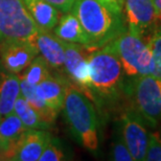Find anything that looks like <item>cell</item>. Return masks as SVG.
<instances>
[{
    "mask_svg": "<svg viewBox=\"0 0 161 161\" xmlns=\"http://www.w3.org/2000/svg\"><path fill=\"white\" fill-rule=\"evenodd\" d=\"M0 160H5V146L0 142Z\"/></svg>",
    "mask_w": 161,
    "mask_h": 161,
    "instance_id": "28",
    "label": "cell"
},
{
    "mask_svg": "<svg viewBox=\"0 0 161 161\" xmlns=\"http://www.w3.org/2000/svg\"><path fill=\"white\" fill-rule=\"evenodd\" d=\"M53 34L62 41L79 43L90 47V40L88 36L80 25L79 19L71 11L65 13L60 18L59 22L54 26Z\"/></svg>",
    "mask_w": 161,
    "mask_h": 161,
    "instance_id": "14",
    "label": "cell"
},
{
    "mask_svg": "<svg viewBox=\"0 0 161 161\" xmlns=\"http://www.w3.org/2000/svg\"><path fill=\"white\" fill-rule=\"evenodd\" d=\"M90 92L114 102L125 92V75L121 63L111 42L93 50L89 57Z\"/></svg>",
    "mask_w": 161,
    "mask_h": 161,
    "instance_id": "2",
    "label": "cell"
},
{
    "mask_svg": "<svg viewBox=\"0 0 161 161\" xmlns=\"http://www.w3.org/2000/svg\"><path fill=\"white\" fill-rule=\"evenodd\" d=\"M20 91L21 95L30 103V105L33 107L39 115L44 124H46L48 127L54 124L58 115L53 108L49 107L43 99H42L37 93L36 86L31 85L26 80L20 79Z\"/></svg>",
    "mask_w": 161,
    "mask_h": 161,
    "instance_id": "17",
    "label": "cell"
},
{
    "mask_svg": "<svg viewBox=\"0 0 161 161\" xmlns=\"http://www.w3.org/2000/svg\"><path fill=\"white\" fill-rule=\"evenodd\" d=\"M130 80L125 84V93L132 109L147 125L156 128L161 121V80L152 75Z\"/></svg>",
    "mask_w": 161,
    "mask_h": 161,
    "instance_id": "4",
    "label": "cell"
},
{
    "mask_svg": "<svg viewBox=\"0 0 161 161\" xmlns=\"http://www.w3.org/2000/svg\"><path fill=\"white\" fill-rule=\"evenodd\" d=\"M122 66L125 76L135 79L153 72V59L147 42L128 30L111 41Z\"/></svg>",
    "mask_w": 161,
    "mask_h": 161,
    "instance_id": "5",
    "label": "cell"
},
{
    "mask_svg": "<svg viewBox=\"0 0 161 161\" xmlns=\"http://www.w3.org/2000/svg\"><path fill=\"white\" fill-rule=\"evenodd\" d=\"M45 1L51 4L53 8H56L60 13L65 14L71 9L75 0H45Z\"/></svg>",
    "mask_w": 161,
    "mask_h": 161,
    "instance_id": "25",
    "label": "cell"
},
{
    "mask_svg": "<svg viewBox=\"0 0 161 161\" xmlns=\"http://www.w3.org/2000/svg\"><path fill=\"white\" fill-rule=\"evenodd\" d=\"M119 131L133 159L136 161L144 160L149 133L147 124L133 109H129L121 114Z\"/></svg>",
    "mask_w": 161,
    "mask_h": 161,
    "instance_id": "9",
    "label": "cell"
},
{
    "mask_svg": "<svg viewBox=\"0 0 161 161\" xmlns=\"http://www.w3.org/2000/svg\"><path fill=\"white\" fill-rule=\"evenodd\" d=\"M144 160L161 161V134L158 132L149 133L147 147Z\"/></svg>",
    "mask_w": 161,
    "mask_h": 161,
    "instance_id": "22",
    "label": "cell"
},
{
    "mask_svg": "<svg viewBox=\"0 0 161 161\" xmlns=\"http://www.w3.org/2000/svg\"><path fill=\"white\" fill-rule=\"evenodd\" d=\"M14 112L18 115L22 124H23L27 129H39V130H46L49 127L44 124L36 110L31 107L26 99L23 96L20 95L16 101Z\"/></svg>",
    "mask_w": 161,
    "mask_h": 161,
    "instance_id": "19",
    "label": "cell"
},
{
    "mask_svg": "<svg viewBox=\"0 0 161 161\" xmlns=\"http://www.w3.org/2000/svg\"><path fill=\"white\" fill-rule=\"evenodd\" d=\"M153 59L152 75L161 80V24L157 26L147 40Z\"/></svg>",
    "mask_w": 161,
    "mask_h": 161,
    "instance_id": "21",
    "label": "cell"
},
{
    "mask_svg": "<svg viewBox=\"0 0 161 161\" xmlns=\"http://www.w3.org/2000/svg\"><path fill=\"white\" fill-rule=\"evenodd\" d=\"M0 119H1V116H0Z\"/></svg>",
    "mask_w": 161,
    "mask_h": 161,
    "instance_id": "29",
    "label": "cell"
},
{
    "mask_svg": "<svg viewBox=\"0 0 161 161\" xmlns=\"http://www.w3.org/2000/svg\"><path fill=\"white\" fill-rule=\"evenodd\" d=\"M49 142L50 135L48 132L30 129L18 139L8 143L5 151V160L37 161Z\"/></svg>",
    "mask_w": 161,
    "mask_h": 161,
    "instance_id": "10",
    "label": "cell"
},
{
    "mask_svg": "<svg viewBox=\"0 0 161 161\" xmlns=\"http://www.w3.org/2000/svg\"><path fill=\"white\" fill-rule=\"evenodd\" d=\"M34 42L37 45L41 57L46 61L50 68L60 69L64 67V44L63 41L60 40L56 35L51 34L49 31L39 28Z\"/></svg>",
    "mask_w": 161,
    "mask_h": 161,
    "instance_id": "12",
    "label": "cell"
},
{
    "mask_svg": "<svg viewBox=\"0 0 161 161\" xmlns=\"http://www.w3.org/2000/svg\"><path fill=\"white\" fill-rule=\"evenodd\" d=\"M99 1L104 3L105 5H107L108 8H110L111 9H113V11L122 14V8H124L125 0H99Z\"/></svg>",
    "mask_w": 161,
    "mask_h": 161,
    "instance_id": "26",
    "label": "cell"
},
{
    "mask_svg": "<svg viewBox=\"0 0 161 161\" xmlns=\"http://www.w3.org/2000/svg\"><path fill=\"white\" fill-rule=\"evenodd\" d=\"M21 95L20 76L0 71V116L14 112L16 101Z\"/></svg>",
    "mask_w": 161,
    "mask_h": 161,
    "instance_id": "15",
    "label": "cell"
},
{
    "mask_svg": "<svg viewBox=\"0 0 161 161\" xmlns=\"http://www.w3.org/2000/svg\"><path fill=\"white\" fill-rule=\"evenodd\" d=\"M70 11L79 19L92 49L105 46L127 31L122 14L99 0H75Z\"/></svg>",
    "mask_w": 161,
    "mask_h": 161,
    "instance_id": "1",
    "label": "cell"
},
{
    "mask_svg": "<svg viewBox=\"0 0 161 161\" xmlns=\"http://www.w3.org/2000/svg\"><path fill=\"white\" fill-rule=\"evenodd\" d=\"M111 159L115 161H133L130 151L125 146L124 139L121 137L120 131L116 139L114 140L113 146H112V152H111Z\"/></svg>",
    "mask_w": 161,
    "mask_h": 161,
    "instance_id": "23",
    "label": "cell"
},
{
    "mask_svg": "<svg viewBox=\"0 0 161 161\" xmlns=\"http://www.w3.org/2000/svg\"><path fill=\"white\" fill-rule=\"evenodd\" d=\"M38 31L22 0H0V47L11 42H34Z\"/></svg>",
    "mask_w": 161,
    "mask_h": 161,
    "instance_id": "6",
    "label": "cell"
},
{
    "mask_svg": "<svg viewBox=\"0 0 161 161\" xmlns=\"http://www.w3.org/2000/svg\"><path fill=\"white\" fill-rule=\"evenodd\" d=\"M154 4H155L157 17H158V20L161 23V0H154Z\"/></svg>",
    "mask_w": 161,
    "mask_h": 161,
    "instance_id": "27",
    "label": "cell"
},
{
    "mask_svg": "<svg viewBox=\"0 0 161 161\" xmlns=\"http://www.w3.org/2000/svg\"><path fill=\"white\" fill-rule=\"evenodd\" d=\"M68 82L65 79L49 75L36 86L37 93L46 104L59 112L63 109Z\"/></svg>",
    "mask_w": 161,
    "mask_h": 161,
    "instance_id": "13",
    "label": "cell"
},
{
    "mask_svg": "<svg viewBox=\"0 0 161 161\" xmlns=\"http://www.w3.org/2000/svg\"><path fill=\"white\" fill-rule=\"evenodd\" d=\"M41 30L51 31L60 20V12L45 0H22Z\"/></svg>",
    "mask_w": 161,
    "mask_h": 161,
    "instance_id": "16",
    "label": "cell"
},
{
    "mask_svg": "<svg viewBox=\"0 0 161 161\" xmlns=\"http://www.w3.org/2000/svg\"><path fill=\"white\" fill-rule=\"evenodd\" d=\"M64 159V153L56 144L49 142L41 154L40 161H60Z\"/></svg>",
    "mask_w": 161,
    "mask_h": 161,
    "instance_id": "24",
    "label": "cell"
},
{
    "mask_svg": "<svg viewBox=\"0 0 161 161\" xmlns=\"http://www.w3.org/2000/svg\"><path fill=\"white\" fill-rule=\"evenodd\" d=\"M39 54L37 45L31 41L5 43L0 47V62L8 73L19 75Z\"/></svg>",
    "mask_w": 161,
    "mask_h": 161,
    "instance_id": "11",
    "label": "cell"
},
{
    "mask_svg": "<svg viewBox=\"0 0 161 161\" xmlns=\"http://www.w3.org/2000/svg\"><path fill=\"white\" fill-rule=\"evenodd\" d=\"M0 45H1V43H0Z\"/></svg>",
    "mask_w": 161,
    "mask_h": 161,
    "instance_id": "30",
    "label": "cell"
},
{
    "mask_svg": "<svg viewBox=\"0 0 161 161\" xmlns=\"http://www.w3.org/2000/svg\"><path fill=\"white\" fill-rule=\"evenodd\" d=\"M51 75L49 73V66L43 58L36 57L30 65L24 69L23 75H20V79L26 80L28 84L37 86L45 79Z\"/></svg>",
    "mask_w": 161,
    "mask_h": 161,
    "instance_id": "20",
    "label": "cell"
},
{
    "mask_svg": "<svg viewBox=\"0 0 161 161\" xmlns=\"http://www.w3.org/2000/svg\"><path fill=\"white\" fill-rule=\"evenodd\" d=\"M122 17L127 30L141 38L150 37L161 24L154 0H125Z\"/></svg>",
    "mask_w": 161,
    "mask_h": 161,
    "instance_id": "7",
    "label": "cell"
},
{
    "mask_svg": "<svg viewBox=\"0 0 161 161\" xmlns=\"http://www.w3.org/2000/svg\"><path fill=\"white\" fill-rule=\"evenodd\" d=\"M64 114L76 141L90 152L98 149L97 116L90 98L75 84L68 82L64 101Z\"/></svg>",
    "mask_w": 161,
    "mask_h": 161,
    "instance_id": "3",
    "label": "cell"
},
{
    "mask_svg": "<svg viewBox=\"0 0 161 161\" xmlns=\"http://www.w3.org/2000/svg\"><path fill=\"white\" fill-rule=\"evenodd\" d=\"M65 50L64 68L71 83L80 89L88 97H93L90 92L89 57L93 50L86 45L63 41Z\"/></svg>",
    "mask_w": 161,
    "mask_h": 161,
    "instance_id": "8",
    "label": "cell"
},
{
    "mask_svg": "<svg viewBox=\"0 0 161 161\" xmlns=\"http://www.w3.org/2000/svg\"><path fill=\"white\" fill-rule=\"evenodd\" d=\"M27 130L30 129L25 127L18 115L13 112L0 119V142L8 146L18 139Z\"/></svg>",
    "mask_w": 161,
    "mask_h": 161,
    "instance_id": "18",
    "label": "cell"
}]
</instances>
